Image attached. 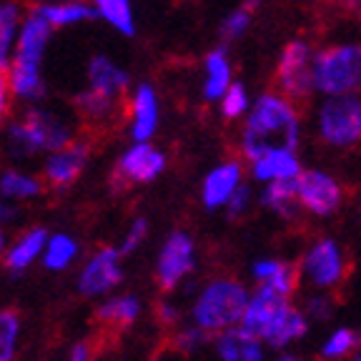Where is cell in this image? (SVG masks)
Listing matches in <instances>:
<instances>
[{
    "instance_id": "obj_1",
    "label": "cell",
    "mask_w": 361,
    "mask_h": 361,
    "mask_svg": "<svg viewBox=\"0 0 361 361\" xmlns=\"http://www.w3.org/2000/svg\"><path fill=\"white\" fill-rule=\"evenodd\" d=\"M299 141L301 126L291 101L276 93H264L256 98L241 135L243 156L254 164L271 151H296Z\"/></svg>"
},
{
    "instance_id": "obj_2",
    "label": "cell",
    "mask_w": 361,
    "mask_h": 361,
    "mask_svg": "<svg viewBox=\"0 0 361 361\" xmlns=\"http://www.w3.org/2000/svg\"><path fill=\"white\" fill-rule=\"evenodd\" d=\"M73 141V126L63 116L40 106L23 108L20 116L6 123V146L16 158H28L35 153L51 156Z\"/></svg>"
},
{
    "instance_id": "obj_3",
    "label": "cell",
    "mask_w": 361,
    "mask_h": 361,
    "mask_svg": "<svg viewBox=\"0 0 361 361\" xmlns=\"http://www.w3.org/2000/svg\"><path fill=\"white\" fill-rule=\"evenodd\" d=\"M248 291L243 283L233 279H216L203 288L193 306V319L196 326L206 334H221L241 324L248 306Z\"/></svg>"
},
{
    "instance_id": "obj_4",
    "label": "cell",
    "mask_w": 361,
    "mask_h": 361,
    "mask_svg": "<svg viewBox=\"0 0 361 361\" xmlns=\"http://www.w3.org/2000/svg\"><path fill=\"white\" fill-rule=\"evenodd\" d=\"M314 88L326 98L356 96L361 90V45L341 43L316 53Z\"/></svg>"
},
{
    "instance_id": "obj_5",
    "label": "cell",
    "mask_w": 361,
    "mask_h": 361,
    "mask_svg": "<svg viewBox=\"0 0 361 361\" xmlns=\"http://www.w3.org/2000/svg\"><path fill=\"white\" fill-rule=\"evenodd\" d=\"M319 135L334 148H351L361 141V98L334 96L319 108Z\"/></svg>"
},
{
    "instance_id": "obj_6",
    "label": "cell",
    "mask_w": 361,
    "mask_h": 361,
    "mask_svg": "<svg viewBox=\"0 0 361 361\" xmlns=\"http://www.w3.org/2000/svg\"><path fill=\"white\" fill-rule=\"evenodd\" d=\"M314 51L306 40H291L281 51L276 66V83L283 96L306 98L314 88Z\"/></svg>"
},
{
    "instance_id": "obj_7",
    "label": "cell",
    "mask_w": 361,
    "mask_h": 361,
    "mask_svg": "<svg viewBox=\"0 0 361 361\" xmlns=\"http://www.w3.org/2000/svg\"><path fill=\"white\" fill-rule=\"evenodd\" d=\"M166 169V153L158 151L153 143H130L121 153L113 180L118 188H126L128 183H151L153 178L164 173Z\"/></svg>"
},
{
    "instance_id": "obj_8",
    "label": "cell",
    "mask_w": 361,
    "mask_h": 361,
    "mask_svg": "<svg viewBox=\"0 0 361 361\" xmlns=\"http://www.w3.org/2000/svg\"><path fill=\"white\" fill-rule=\"evenodd\" d=\"M90 158V143L75 138L71 146L45 156L43 164V183L51 191H66L80 178Z\"/></svg>"
},
{
    "instance_id": "obj_9",
    "label": "cell",
    "mask_w": 361,
    "mask_h": 361,
    "mask_svg": "<svg viewBox=\"0 0 361 361\" xmlns=\"http://www.w3.org/2000/svg\"><path fill=\"white\" fill-rule=\"evenodd\" d=\"M158 123H161L158 93L148 80H141L128 93V133L133 143H151Z\"/></svg>"
},
{
    "instance_id": "obj_10",
    "label": "cell",
    "mask_w": 361,
    "mask_h": 361,
    "mask_svg": "<svg viewBox=\"0 0 361 361\" xmlns=\"http://www.w3.org/2000/svg\"><path fill=\"white\" fill-rule=\"evenodd\" d=\"M296 191H299L301 209L319 219H326L341 206V186L326 171H304L296 178Z\"/></svg>"
},
{
    "instance_id": "obj_11",
    "label": "cell",
    "mask_w": 361,
    "mask_h": 361,
    "mask_svg": "<svg viewBox=\"0 0 361 361\" xmlns=\"http://www.w3.org/2000/svg\"><path fill=\"white\" fill-rule=\"evenodd\" d=\"M309 281L319 288H334L344 281L346 276V259L344 251L336 241L324 238V241L314 243L309 248V254L304 256V266H301Z\"/></svg>"
},
{
    "instance_id": "obj_12",
    "label": "cell",
    "mask_w": 361,
    "mask_h": 361,
    "mask_svg": "<svg viewBox=\"0 0 361 361\" xmlns=\"http://www.w3.org/2000/svg\"><path fill=\"white\" fill-rule=\"evenodd\" d=\"M193 241L188 233L173 231L166 238L164 248H161V256H158L156 266V281L164 291L176 288L183 276H188L193 271Z\"/></svg>"
},
{
    "instance_id": "obj_13",
    "label": "cell",
    "mask_w": 361,
    "mask_h": 361,
    "mask_svg": "<svg viewBox=\"0 0 361 361\" xmlns=\"http://www.w3.org/2000/svg\"><path fill=\"white\" fill-rule=\"evenodd\" d=\"M288 311H291V304H288L283 293L274 291L269 286H261L248 299L246 314L241 319V329H246L248 334H254V336H259L264 341L266 334L276 326Z\"/></svg>"
},
{
    "instance_id": "obj_14",
    "label": "cell",
    "mask_w": 361,
    "mask_h": 361,
    "mask_svg": "<svg viewBox=\"0 0 361 361\" xmlns=\"http://www.w3.org/2000/svg\"><path fill=\"white\" fill-rule=\"evenodd\" d=\"M85 88L108 98V101L123 103L126 93L133 85H130V75L123 66H118V63L111 61L103 53H96L88 61V66H85Z\"/></svg>"
},
{
    "instance_id": "obj_15",
    "label": "cell",
    "mask_w": 361,
    "mask_h": 361,
    "mask_svg": "<svg viewBox=\"0 0 361 361\" xmlns=\"http://www.w3.org/2000/svg\"><path fill=\"white\" fill-rule=\"evenodd\" d=\"M123 271H121V251L118 248H101L93 259L85 264L78 279V291L83 296H101L113 286H118Z\"/></svg>"
},
{
    "instance_id": "obj_16",
    "label": "cell",
    "mask_w": 361,
    "mask_h": 361,
    "mask_svg": "<svg viewBox=\"0 0 361 361\" xmlns=\"http://www.w3.org/2000/svg\"><path fill=\"white\" fill-rule=\"evenodd\" d=\"M51 38H53V28L30 8L28 16H25V20H23V25H20L16 58H13V61L43 66V58H45V53H48Z\"/></svg>"
},
{
    "instance_id": "obj_17",
    "label": "cell",
    "mask_w": 361,
    "mask_h": 361,
    "mask_svg": "<svg viewBox=\"0 0 361 361\" xmlns=\"http://www.w3.org/2000/svg\"><path fill=\"white\" fill-rule=\"evenodd\" d=\"M238 186H241V164L226 161V164L216 166L203 178V186H201L203 206L209 211L221 209V206H226V203L231 201V196L236 193Z\"/></svg>"
},
{
    "instance_id": "obj_18",
    "label": "cell",
    "mask_w": 361,
    "mask_h": 361,
    "mask_svg": "<svg viewBox=\"0 0 361 361\" xmlns=\"http://www.w3.org/2000/svg\"><path fill=\"white\" fill-rule=\"evenodd\" d=\"M8 80H11L13 98L18 103L28 106H40L48 96V83H45L43 66H33V63H20L13 61L8 68Z\"/></svg>"
},
{
    "instance_id": "obj_19",
    "label": "cell",
    "mask_w": 361,
    "mask_h": 361,
    "mask_svg": "<svg viewBox=\"0 0 361 361\" xmlns=\"http://www.w3.org/2000/svg\"><path fill=\"white\" fill-rule=\"evenodd\" d=\"M203 73H206L203 85H201L203 101H209V103L221 101V98L226 96V90L233 85V68L224 45H219V48L206 53V58H203Z\"/></svg>"
},
{
    "instance_id": "obj_20",
    "label": "cell",
    "mask_w": 361,
    "mask_h": 361,
    "mask_svg": "<svg viewBox=\"0 0 361 361\" xmlns=\"http://www.w3.org/2000/svg\"><path fill=\"white\" fill-rule=\"evenodd\" d=\"M40 18H43L53 30L73 28V25H83V23L96 20V11L88 0H61V3H38L33 8Z\"/></svg>"
},
{
    "instance_id": "obj_21",
    "label": "cell",
    "mask_w": 361,
    "mask_h": 361,
    "mask_svg": "<svg viewBox=\"0 0 361 361\" xmlns=\"http://www.w3.org/2000/svg\"><path fill=\"white\" fill-rule=\"evenodd\" d=\"M216 354L221 361H261L264 346L259 336L248 334L241 326H233L216 336Z\"/></svg>"
},
{
    "instance_id": "obj_22",
    "label": "cell",
    "mask_w": 361,
    "mask_h": 361,
    "mask_svg": "<svg viewBox=\"0 0 361 361\" xmlns=\"http://www.w3.org/2000/svg\"><path fill=\"white\" fill-rule=\"evenodd\" d=\"M25 8L20 0H0V71H8L13 66L18 48V35L25 20Z\"/></svg>"
},
{
    "instance_id": "obj_23",
    "label": "cell",
    "mask_w": 361,
    "mask_h": 361,
    "mask_svg": "<svg viewBox=\"0 0 361 361\" xmlns=\"http://www.w3.org/2000/svg\"><path fill=\"white\" fill-rule=\"evenodd\" d=\"M304 173L301 171L296 151H271L261 156L259 161L251 164V176L261 183H271V180H293Z\"/></svg>"
},
{
    "instance_id": "obj_24",
    "label": "cell",
    "mask_w": 361,
    "mask_h": 361,
    "mask_svg": "<svg viewBox=\"0 0 361 361\" xmlns=\"http://www.w3.org/2000/svg\"><path fill=\"white\" fill-rule=\"evenodd\" d=\"M254 276H256V281H261V286L274 288V291L283 293L288 299V296L299 288L301 269L296 264H288V261L266 259L254 266Z\"/></svg>"
},
{
    "instance_id": "obj_25",
    "label": "cell",
    "mask_w": 361,
    "mask_h": 361,
    "mask_svg": "<svg viewBox=\"0 0 361 361\" xmlns=\"http://www.w3.org/2000/svg\"><path fill=\"white\" fill-rule=\"evenodd\" d=\"M261 206L274 214H279L281 219H293L299 214V191H296V178L293 180H271L266 183L264 193H261Z\"/></svg>"
},
{
    "instance_id": "obj_26",
    "label": "cell",
    "mask_w": 361,
    "mask_h": 361,
    "mask_svg": "<svg viewBox=\"0 0 361 361\" xmlns=\"http://www.w3.org/2000/svg\"><path fill=\"white\" fill-rule=\"evenodd\" d=\"M96 16L101 18L106 25H111L116 33L133 38L135 35V13H133V0H88Z\"/></svg>"
},
{
    "instance_id": "obj_27",
    "label": "cell",
    "mask_w": 361,
    "mask_h": 361,
    "mask_svg": "<svg viewBox=\"0 0 361 361\" xmlns=\"http://www.w3.org/2000/svg\"><path fill=\"white\" fill-rule=\"evenodd\" d=\"M48 238H51V236H48V231H45V228H30V231H25L11 248H8L6 266L11 271H16V274H18V271H23V269H28V266L38 259L40 251H45V246H48Z\"/></svg>"
},
{
    "instance_id": "obj_28",
    "label": "cell",
    "mask_w": 361,
    "mask_h": 361,
    "mask_svg": "<svg viewBox=\"0 0 361 361\" xmlns=\"http://www.w3.org/2000/svg\"><path fill=\"white\" fill-rule=\"evenodd\" d=\"M138 314H141V304L135 296H118V299H111L98 306L96 319L111 331H121V329L130 326L138 319Z\"/></svg>"
},
{
    "instance_id": "obj_29",
    "label": "cell",
    "mask_w": 361,
    "mask_h": 361,
    "mask_svg": "<svg viewBox=\"0 0 361 361\" xmlns=\"http://www.w3.org/2000/svg\"><path fill=\"white\" fill-rule=\"evenodd\" d=\"M73 103H75V111H78L80 118L88 121V123H93V126L108 123V121H113L121 113V103L108 101V98L98 96V93H93V90H88V88L78 90Z\"/></svg>"
},
{
    "instance_id": "obj_30",
    "label": "cell",
    "mask_w": 361,
    "mask_h": 361,
    "mask_svg": "<svg viewBox=\"0 0 361 361\" xmlns=\"http://www.w3.org/2000/svg\"><path fill=\"white\" fill-rule=\"evenodd\" d=\"M45 188L43 178H35V176L25 173V171L8 169L0 173V198H18V201H28V198L40 196Z\"/></svg>"
},
{
    "instance_id": "obj_31",
    "label": "cell",
    "mask_w": 361,
    "mask_h": 361,
    "mask_svg": "<svg viewBox=\"0 0 361 361\" xmlns=\"http://www.w3.org/2000/svg\"><path fill=\"white\" fill-rule=\"evenodd\" d=\"M306 331H309V316H306L304 311L293 309L291 306V311H288L281 322L266 334L264 341L271 346V349H281V346L291 344L293 338H301Z\"/></svg>"
},
{
    "instance_id": "obj_32",
    "label": "cell",
    "mask_w": 361,
    "mask_h": 361,
    "mask_svg": "<svg viewBox=\"0 0 361 361\" xmlns=\"http://www.w3.org/2000/svg\"><path fill=\"white\" fill-rule=\"evenodd\" d=\"M259 3L261 0H246L243 6H238L236 11H231L224 18V23H221V38H224L226 43L238 40L243 33H246L251 20H254V11L259 8Z\"/></svg>"
},
{
    "instance_id": "obj_33",
    "label": "cell",
    "mask_w": 361,
    "mask_h": 361,
    "mask_svg": "<svg viewBox=\"0 0 361 361\" xmlns=\"http://www.w3.org/2000/svg\"><path fill=\"white\" fill-rule=\"evenodd\" d=\"M75 254H78V243H75L71 236H66V233H56V236L48 238L43 261L48 269L61 271L75 259Z\"/></svg>"
},
{
    "instance_id": "obj_34",
    "label": "cell",
    "mask_w": 361,
    "mask_h": 361,
    "mask_svg": "<svg viewBox=\"0 0 361 361\" xmlns=\"http://www.w3.org/2000/svg\"><path fill=\"white\" fill-rule=\"evenodd\" d=\"M221 113H224V118L233 121V118H243V116H248V111H251V98H248V90L246 85L241 83V80H233V85L228 90H226V96L221 98Z\"/></svg>"
},
{
    "instance_id": "obj_35",
    "label": "cell",
    "mask_w": 361,
    "mask_h": 361,
    "mask_svg": "<svg viewBox=\"0 0 361 361\" xmlns=\"http://www.w3.org/2000/svg\"><path fill=\"white\" fill-rule=\"evenodd\" d=\"M18 331H20V319L16 311H0V361H11L16 356Z\"/></svg>"
},
{
    "instance_id": "obj_36",
    "label": "cell",
    "mask_w": 361,
    "mask_h": 361,
    "mask_svg": "<svg viewBox=\"0 0 361 361\" xmlns=\"http://www.w3.org/2000/svg\"><path fill=\"white\" fill-rule=\"evenodd\" d=\"M356 346H359L356 331H351V329H338V331H334L331 336L326 338V344L322 346V356H326V359H341V356H346L349 351H354Z\"/></svg>"
},
{
    "instance_id": "obj_37",
    "label": "cell",
    "mask_w": 361,
    "mask_h": 361,
    "mask_svg": "<svg viewBox=\"0 0 361 361\" xmlns=\"http://www.w3.org/2000/svg\"><path fill=\"white\" fill-rule=\"evenodd\" d=\"M203 341H206V331L198 326L180 329V331L173 336V346L180 351V354H191V351H196Z\"/></svg>"
},
{
    "instance_id": "obj_38",
    "label": "cell",
    "mask_w": 361,
    "mask_h": 361,
    "mask_svg": "<svg viewBox=\"0 0 361 361\" xmlns=\"http://www.w3.org/2000/svg\"><path fill=\"white\" fill-rule=\"evenodd\" d=\"M146 233H148V221L146 219H135L133 224H130V228H128V233H126V238H123V243H121V256H128V254H133L135 248L141 246L143 243V238H146Z\"/></svg>"
},
{
    "instance_id": "obj_39",
    "label": "cell",
    "mask_w": 361,
    "mask_h": 361,
    "mask_svg": "<svg viewBox=\"0 0 361 361\" xmlns=\"http://www.w3.org/2000/svg\"><path fill=\"white\" fill-rule=\"evenodd\" d=\"M304 314L309 319H316V322H329L334 314V299L331 296H311L306 301V309Z\"/></svg>"
},
{
    "instance_id": "obj_40",
    "label": "cell",
    "mask_w": 361,
    "mask_h": 361,
    "mask_svg": "<svg viewBox=\"0 0 361 361\" xmlns=\"http://www.w3.org/2000/svg\"><path fill=\"white\" fill-rule=\"evenodd\" d=\"M248 206H251V188L241 183L231 196V201L226 203V214H228V219H241L248 211Z\"/></svg>"
},
{
    "instance_id": "obj_41",
    "label": "cell",
    "mask_w": 361,
    "mask_h": 361,
    "mask_svg": "<svg viewBox=\"0 0 361 361\" xmlns=\"http://www.w3.org/2000/svg\"><path fill=\"white\" fill-rule=\"evenodd\" d=\"M13 90L11 80H8V71H0V128H6L8 118H11V108H13Z\"/></svg>"
},
{
    "instance_id": "obj_42",
    "label": "cell",
    "mask_w": 361,
    "mask_h": 361,
    "mask_svg": "<svg viewBox=\"0 0 361 361\" xmlns=\"http://www.w3.org/2000/svg\"><path fill=\"white\" fill-rule=\"evenodd\" d=\"M156 316H158V319H161L164 324H176V322L180 319L178 309H176V306H171V304H166V301H158Z\"/></svg>"
},
{
    "instance_id": "obj_43",
    "label": "cell",
    "mask_w": 361,
    "mask_h": 361,
    "mask_svg": "<svg viewBox=\"0 0 361 361\" xmlns=\"http://www.w3.org/2000/svg\"><path fill=\"white\" fill-rule=\"evenodd\" d=\"M18 216V206L8 198H0V224H8Z\"/></svg>"
},
{
    "instance_id": "obj_44",
    "label": "cell",
    "mask_w": 361,
    "mask_h": 361,
    "mask_svg": "<svg viewBox=\"0 0 361 361\" xmlns=\"http://www.w3.org/2000/svg\"><path fill=\"white\" fill-rule=\"evenodd\" d=\"M344 6H346V8H359V6H361V0H344Z\"/></svg>"
},
{
    "instance_id": "obj_45",
    "label": "cell",
    "mask_w": 361,
    "mask_h": 361,
    "mask_svg": "<svg viewBox=\"0 0 361 361\" xmlns=\"http://www.w3.org/2000/svg\"><path fill=\"white\" fill-rule=\"evenodd\" d=\"M3 251H6V233L0 231V256H3Z\"/></svg>"
},
{
    "instance_id": "obj_46",
    "label": "cell",
    "mask_w": 361,
    "mask_h": 361,
    "mask_svg": "<svg viewBox=\"0 0 361 361\" xmlns=\"http://www.w3.org/2000/svg\"><path fill=\"white\" fill-rule=\"evenodd\" d=\"M153 361H169V359H166V356H156Z\"/></svg>"
},
{
    "instance_id": "obj_47",
    "label": "cell",
    "mask_w": 361,
    "mask_h": 361,
    "mask_svg": "<svg viewBox=\"0 0 361 361\" xmlns=\"http://www.w3.org/2000/svg\"><path fill=\"white\" fill-rule=\"evenodd\" d=\"M356 336H359V346H361V329H359V331H356Z\"/></svg>"
},
{
    "instance_id": "obj_48",
    "label": "cell",
    "mask_w": 361,
    "mask_h": 361,
    "mask_svg": "<svg viewBox=\"0 0 361 361\" xmlns=\"http://www.w3.org/2000/svg\"><path fill=\"white\" fill-rule=\"evenodd\" d=\"M281 361H299V359H291V356H286V359H281Z\"/></svg>"
},
{
    "instance_id": "obj_49",
    "label": "cell",
    "mask_w": 361,
    "mask_h": 361,
    "mask_svg": "<svg viewBox=\"0 0 361 361\" xmlns=\"http://www.w3.org/2000/svg\"><path fill=\"white\" fill-rule=\"evenodd\" d=\"M356 361H361V356H356Z\"/></svg>"
}]
</instances>
